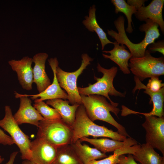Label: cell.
Returning a JSON list of instances; mask_svg holds the SVG:
<instances>
[{
    "label": "cell",
    "instance_id": "1",
    "mask_svg": "<svg viewBox=\"0 0 164 164\" xmlns=\"http://www.w3.org/2000/svg\"><path fill=\"white\" fill-rule=\"evenodd\" d=\"M125 21L124 16L120 15L114 21L118 32L112 29H108V34L114 39L118 44L126 46L132 57L139 58L143 56L147 47L149 45L154 43L160 36L159 25L150 19L146 20L145 23L141 25L139 28L140 31L145 32V36L141 42L135 43L132 42L127 36L125 28Z\"/></svg>",
    "mask_w": 164,
    "mask_h": 164
},
{
    "label": "cell",
    "instance_id": "2",
    "mask_svg": "<svg viewBox=\"0 0 164 164\" xmlns=\"http://www.w3.org/2000/svg\"><path fill=\"white\" fill-rule=\"evenodd\" d=\"M82 104L87 114L93 121L99 120L110 124L117 128L118 132L125 137L131 138L125 127L118 123L111 115L113 113L118 117L120 109L109 103L103 96L92 94L80 95Z\"/></svg>",
    "mask_w": 164,
    "mask_h": 164
},
{
    "label": "cell",
    "instance_id": "3",
    "mask_svg": "<svg viewBox=\"0 0 164 164\" xmlns=\"http://www.w3.org/2000/svg\"><path fill=\"white\" fill-rule=\"evenodd\" d=\"M71 128L72 136L71 144L82 138L90 136L94 138L108 137L120 141L127 139L126 137L118 132H114L104 126L99 125L94 123L88 116L83 104L80 105L77 110L75 120Z\"/></svg>",
    "mask_w": 164,
    "mask_h": 164
},
{
    "label": "cell",
    "instance_id": "4",
    "mask_svg": "<svg viewBox=\"0 0 164 164\" xmlns=\"http://www.w3.org/2000/svg\"><path fill=\"white\" fill-rule=\"evenodd\" d=\"M97 68L98 72L103 73V76L101 78H99L94 76V78L97 81L95 83L89 84L88 86L86 87H77L79 94L80 95L96 94L103 96L108 99L111 104L117 107L119 104L113 102L109 95L124 97L126 93V92H121L118 91L113 85V81L117 75L118 67L113 66L110 69H107L101 67L98 63Z\"/></svg>",
    "mask_w": 164,
    "mask_h": 164
},
{
    "label": "cell",
    "instance_id": "5",
    "mask_svg": "<svg viewBox=\"0 0 164 164\" xmlns=\"http://www.w3.org/2000/svg\"><path fill=\"white\" fill-rule=\"evenodd\" d=\"M36 137L43 138L57 148L70 144L72 136L71 127L61 119L39 121Z\"/></svg>",
    "mask_w": 164,
    "mask_h": 164
},
{
    "label": "cell",
    "instance_id": "6",
    "mask_svg": "<svg viewBox=\"0 0 164 164\" xmlns=\"http://www.w3.org/2000/svg\"><path fill=\"white\" fill-rule=\"evenodd\" d=\"M81 58L80 66L75 71L67 72L62 70L58 66L56 71L60 86L66 92L68 95L67 99L72 105L82 104L81 97L77 86V79L87 67L90 64V62L93 60L87 53L83 54Z\"/></svg>",
    "mask_w": 164,
    "mask_h": 164
},
{
    "label": "cell",
    "instance_id": "7",
    "mask_svg": "<svg viewBox=\"0 0 164 164\" xmlns=\"http://www.w3.org/2000/svg\"><path fill=\"white\" fill-rule=\"evenodd\" d=\"M128 64L130 71L141 82L148 78L164 74V57H153L148 50L143 57H131Z\"/></svg>",
    "mask_w": 164,
    "mask_h": 164
},
{
    "label": "cell",
    "instance_id": "8",
    "mask_svg": "<svg viewBox=\"0 0 164 164\" xmlns=\"http://www.w3.org/2000/svg\"><path fill=\"white\" fill-rule=\"evenodd\" d=\"M5 115L0 120V127L7 132L20 149L21 158L23 160H30L31 152L30 150L31 141L29 136L20 129L15 122L9 106L5 107Z\"/></svg>",
    "mask_w": 164,
    "mask_h": 164
},
{
    "label": "cell",
    "instance_id": "9",
    "mask_svg": "<svg viewBox=\"0 0 164 164\" xmlns=\"http://www.w3.org/2000/svg\"><path fill=\"white\" fill-rule=\"evenodd\" d=\"M142 126L146 132V143L159 151L164 156V117L144 115Z\"/></svg>",
    "mask_w": 164,
    "mask_h": 164
},
{
    "label": "cell",
    "instance_id": "10",
    "mask_svg": "<svg viewBox=\"0 0 164 164\" xmlns=\"http://www.w3.org/2000/svg\"><path fill=\"white\" fill-rule=\"evenodd\" d=\"M15 97L20 98L19 109L13 116L18 125L28 123L37 127L40 121L44 119L39 112L32 105V101L28 97L15 91Z\"/></svg>",
    "mask_w": 164,
    "mask_h": 164
},
{
    "label": "cell",
    "instance_id": "11",
    "mask_svg": "<svg viewBox=\"0 0 164 164\" xmlns=\"http://www.w3.org/2000/svg\"><path fill=\"white\" fill-rule=\"evenodd\" d=\"M57 148L45 140L36 137L31 142L30 161L37 164H52L56 157Z\"/></svg>",
    "mask_w": 164,
    "mask_h": 164
},
{
    "label": "cell",
    "instance_id": "12",
    "mask_svg": "<svg viewBox=\"0 0 164 164\" xmlns=\"http://www.w3.org/2000/svg\"><path fill=\"white\" fill-rule=\"evenodd\" d=\"M123 154L132 155L135 161L141 164H164V156H160L152 146L146 143L137 144L121 148Z\"/></svg>",
    "mask_w": 164,
    "mask_h": 164
},
{
    "label": "cell",
    "instance_id": "13",
    "mask_svg": "<svg viewBox=\"0 0 164 164\" xmlns=\"http://www.w3.org/2000/svg\"><path fill=\"white\" fill-rule=\"evenodd\" d=\"M48 61L53 74L52 83L44 91L38 94L33 95L23 94L26 96H30L31 99L34 100V102L57 98L64 100L67 99V94L61 89L56 78V71L59 64L57 58L56 57L51 58L48 60Z\"/></svg>",
    "mask_w": 164,
    "mask_h": 164
},
{
    "label": "cell",
    "instance_id": "14",
    "mask_svg": "<svg viewBox=\"0 0 164 164\" xmlns=\"http://www.w3.org/2000/svg\"><path fill=\"white\" fill-rule=\"evenodd\" d=\"M32 58L25 56L19 60H12L8 62L12 70L16 72L22 88L29 91L32 89L33 83Z\"/></svg>",
    "mask_w": 164,
    "mask_h": 164
},
{
    "label": "cell",
    "instance_id": "15",
    "mask_svg": "<svg viewBox=\"0 0 164 164\" xmlns=\"http://www.w3.org/2000/svg\"><path fill=\"white\" fill-rule=\"evenodd\" d=\"M164 0H153L147 6H143L137 10L135 16L140 21L150 19L160 27L162 33H164V21L162 15Z\"/></svg>",
    "mask_w": 164,
    "mask_h": 164
},
{
    "label": "cell",
    "instance_id": "16",
    "mask_svg": "<svg viewBox=\"0 0 164 164\" xmlns=\"http://www.w3.org/2000/svg\"><path fill=\"white\" fill-rule=\"evenodd\" d=\"M48 56L47 53L43 52L36 54L32 58V62L34 63L33 83L36 84L39 93L44 91L51 84L45 71V63Z\"/></svg>",
    "mask_w": 164,
    "mask_h": 164
},
{
    "label": "cell",
    "instance_id": "17",
    "mask_svg": "<svg viewBox=\"0 0 164 164\" xmlns=\"http://www.w3.org/2000/svg\"><path fill=\"white\" fill-rule=\"evenodd\" d=\"M135 86L132 92L134 94L136 90H145L144 93L149 95L150 97V102H152L153 108L148 113H142L133 111V114H140L144 115H155L159 117L164 116V87L158 92H153L149 90L137 77L134 76Z\"/></svg>",
    "mask_w": 164,
    "mask_h": 164
},
{
    "label": "cell",
    "instance_id": "18",
    "mask_svg": "<svg viewBox=\"0 0 164 164\" xmlns=\"http://www.w3.org/2000/svg\"><path fill=\"white\" fill-rule=\"evenodd\" d=\"M79 139L81 142L85 141L89 143L98 150L105 154L137 143V142L131 137L127 138L123 142L108 138H90L86 137L82 138Z\"/></svg>",
    "mask_w": 164,
    "mask_h": 164
},
{
    "label": "cell",
    "instance_id": "19",
    "mask_svg": "<svg viewBox=\"0 0 164 164\" xmlns=\"http://www.w3.org/2000/svg\"><path fill=\"white\" fill-rule=\"evenodd\" d=\"M113 44L114 47L112 50L103 51V52L109 53L110 55L102 53L103 56L106 59H110L115 63L124 74H129L130 71L129 69L128 60L132 57L131 53L126 49L125 45H120L116 41L114 42Z\"/></svg>",
    "mask_w": 164,
    "mask_h": 164
},
{
    "label": "cell",
    "instance_id": "20",
    "mask_svg": "<svg viewBox=\"0 0 164 164\" xmlns=\"http://www.w3.org/2000/svg\"><path fill=\"white\" fill-rule=\"evenodd\" d=\"M68 101L57 98L47 100L46 104L56 109L60 115L63 121L72 127L75 119L77 110L80 104L70 105Z\"/></svg>",
    "mask_w": 164,
    "mask_h": 164
},
{
    "label": "cell",
    "instance_id": "21",
    "mask_svg": "<svg viewBox=\"0 0 164 164\" xmlns=\"http://www.w3.org/2000/svg\"><path fill=\"white\" fill-rule=\"evenodd\" d=\"M70 145L83 164H88L97 159L107 157L95 148H92L85 144H82L80 139L71 143Z\"/></svg>",
    "mask_w": 164,
    "mask_h": 164
},
{
    "label": "cell",
    "instance_id": "22",
    "mask_svg": "<svg viewBox=\"0 0 164 164\" xmlns=\"http://www.w3.org/2000/svg\"><path fill=\"white\" fill-rule=\"evenodd\" d=\"M96 11L95 5L91 7L88 16L85 17V19L83 20L82 23L89 31H94L97 33L101 42V50H103L106 45L109 43L114 44V42L108 39L106 33L98 24L96 19Z\"/></svg>",
    "mask_w": 164,
    "mask_h": 164
},
{
    "label": "cell",
    "instance_id": "23",
    "mask_svg": "<svg viewBox=\"0 0 164 164\" xmlns=\"http://www.w3.org/2000/svg\"><path fill=\"white\" fill-rule=\"evenodd\" d=\"M52 164H83L70 144L57 148L55 159Z\"/></svg>",
    "mask_w": 164,
    "mask_h": 164
},
{
    "label": "cell",
    "instance_id": "24",
    "mask_svg": "<svg viewBox=\"0 0 164 164\" xmlns=\"http://www.w3.org/2000/svg\"><path fill=\"white\" fill-rule=\"evenodd\" d=\"M111 2L115 6L116 14L121 12L125 15L128 23L126 31L128 33H132L133 29L132 26V16L133 14H135L137 9L135 7L128 4L125 0H111Z\"/></svg>",
    "mask_w": 164,
    "mask_h": 164
},
{
    "label": "cell",
    "instance_id": "25",
    "mask_svg": "<svg viewBox=\"0 0 164 164\" xmlns=\"http://www.w3.org/2000/svg\"><path fill=\"white\" fill-rule=\"evenodd\" d=\"M33 106L45 120L53 121L62 119L56 109L50 107L43 101L35 102Z\"/></svg>",
    "mask_w": 164,
    "mask_h": 164
},
{
    "label": "cell",
    "instance_id": "26",
    "mask_svg": "<svg viewBox=\"0 0 164 164\" xmlns=\"http://www.w3.org/2000/svg\"><path fill=\"white\" fill-rule=\"evenodd\" d=\"M113 155L100 160H94L88 164H117L119 156L122 155L119 149L114 152Z\"/></svg>",
    "mask_w": 164,
    "mask_h": 164
},
{
    "label": "cell",
    "instance_id": "27",
    "mask_svg": "<svg viewBox=\"0 0 164 164\" xmlns=\"http://www.w3.org/2000/svg\"><path fill=\"white\" fill-rule=\"evenodd\" d=\"M146 87L151 91L157 92L159 91L164 86L162 80H159L158 77H153L148 80Z\"/></svg>",
    "mask_w": 164,
    "mask_h": 164
},
{
    "label": "cell",
    "instance_id": "28",
    "mask_svg": "<svg viewBox=\"0 0 164 164\" xmlns=\"http://www.w3.org/2000/svg\"><path fill=\"white\" fill-rule=\"evenodd\" d=\"M148 50L151 53L158 52L164 55V40H159L149 45Z\"/></svg>",
    "mask_w": 164,
    "mask_h": 164
},
{
    "label": "cell",
    "instance_id": "29",
    "mask_svg": "<svg viewBox=\"0 0 164 164\" xmlns=\"http://www.w3.org/2000/svg\"><path fill=\"white\" fill-rule=\"evenodd\" d=\"M15 144L11 137L6 135L0 128V144L4 145H11Z\"/></svg>",
    "mask_w": 164,
    "mask_h": 164
},
{
    "label": "cell",
    "instance_id": "30",
    "mask_svg": "<svg viewBox=\"0 0 164 164\" xmlns=\"http://www.w3.org/2000/svg\"><path fill=\"white\" fill-rule=\"evenodd\" d=\"M117 164H138L135 161L132 155L128 154V156L124 155H120Z\"/></svg>",
    "mask_w": 164,
    "mask_h": 164
},
{
    "label": "cell",
    "instance_id": "31",
    "mask_svg": "<svg viewBox=\"0 0 164 164\" xmlns=\"http://www.w3.org/2000/svg\"><path fill=\"white\" fill-rule=\"evenodd\" d=\"M148 1L145 0H128L127 3L129 5L135 7L137 10L145 6V2Z\"/></svg>",
    "mask_w": 164,
    "mask_h": 164
},
{
    "label": "cell",
    "instance_id": "32",
    "mask_svg": "<svg viewBox=\"0 0 164 164\" xmlns=\"http://www.w3.org/2000/svg\"><path fill=\"white\" fill-rule=\"evenodd\" d=\"M18 153L17 152H14L12 153L10 155L9 161L5 164H14Z\"/></svg>",
    "mask_w": 164,
    "mask_h": 164
},
{
    "label": "cell",
    "instance_id": "33",
    "mask_svg": "<svg viewBox=\"0 0 164 164\" xmlns=\"http://www.w3.org/2000/svg\"><path fill=\"white\" fill-rule=\"evenodd\" d=\"M22 164H37L34 162L28 160H24L22 162Z\"/></svg>",
    "mask_w": 164,
    "mask_h": 164
},
{
    "label": "cell",
    "instance_id": "34",
    "mask_svg": "<svg viewBox=\"0 0 164 164\" xmlns=\"http://www.w3.org/2000/svg\"><path fill=\"white\" fill-rule=\"evenodd\" d=\"M4 160V159L0 155V164L2 163Z\"/></svg>",
    "mask_w": 164,
    "mask_h": 164
},
{
    "label": "cell",
    "instance_id": "35",
    "mask_svg": "<svg viewBox=\"0 0 164 164\" xmlns=\"http://www.w3.org/2000/svg\"></svg>",
    "mask_w": 164,
    "mask_h": 164
}]
</instances>
